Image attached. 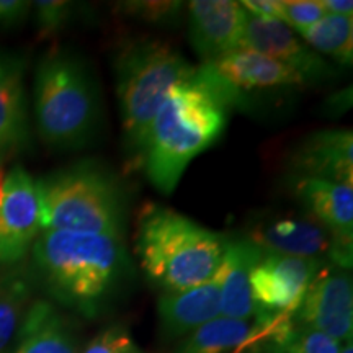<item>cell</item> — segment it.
Wrapping results in <instances>:
<instances>
[{
    "instance_id": "cell-1",
    "label": "cell",
    "mask_w": 353,
    "mask_h": 353,
    "mask_svg": "<svg viewBox=\"0 0 353 353\" xmlns=\"http://www.w3.org/2000/svg\"><path fill=\"white\" fill-rule=\"evenodd\" d=\"M244 105V95L206 64L172 87L154 118L145 145L143 167L154 187L170 195L190 162L218 143L232 110Z\"/></svg>"
},
{
    "instance_id": "cell-2",
    "label": "cell",
    "mask_w": 353,
    "mask_h": 353,
    "mask_svg": "<svg viewBox=\"0 0 353 353\" xmlns=\"http://www.w3.org/2000/svg\"><path fill=\"white\" fill-rule=\"evenodd\" d=\"M32 250L52 296L83 316L99 312L130 268L121 237L43 229Z\"/></svg>"
},
{
    "instance_id": "cell-3",
    "label": "cell",
    "mask_w": 353,
    "mask_h": 353,
    "mask_svg": "<svg viewBox=\"0 0 353 353\" xmlns=\"http://www.w3.org/2000/svg\"><path fill=\"white\" fill-rule=\"evenodd\" d=\"M226 237L167 206L149 203L139 213L136 255L149 281L167 293L195 288L218 272Z\"/></svg>"
},
{
    "instance_id": "cell-4",
    "label": "cell",
    "mask_w": 353,
    "mask_h": 353,
    "mask_svg": "<svg viewBox=\"0 0 353 353\" xmlns=\"http://www.w3.org/2000/svg\"><path fill=\"white\" fill-rule=\"evenodd\" d=\"M113 69L126 154L134 165L143 167L149 131L162 101L196 68L170 44L138 39L120 48Z\"/></svg>"
},
{
    "instance_id": "cell-5",
    "label": "cell",
    "mask_w": 353,
    "mask_h": 353,
    "mask_svg": "<svg viewBox=\"0 0 353 353\" xmlns=\"http://www.w3.org/2000/svg\"><path fill=\"white\" fill-rule=\"evenodd\" d=\"M37 185L43 229L125 237V192L99 162H77L37 180Z\"/></svg>"
},
{
    "instance_id": "cell-6",
    "label": "cell",
    "mask_w": 353,
    "mask_h": 353,
    "mask_svg": "<svg viewBox=\"0 0 353 353\" xmlns=\"http://www.w3.org/2000/svg\"><path fill=\"white\" fill-rule=\"evenodd\" d=\"M34 118L39 136L56 149H76L94 138L99 88L90 70L68 52H50L34 74Z\"/></svg>"
},
{
    "instance_id": "cell-7",
    "label": "cell",
    "mask_w": 353,
    "mask_h": 353,
    "mask_svg": "<svg viewBox=\"0 0 353 353\" xmlns=\"http://www.w3.org/2000/svg\"><path fill=\"white\" fill-rule=\"evenodd\" d=\"M322 260L263 254L250 273L254 321L260 339H273L293 322V316Z\"/></svg>"
},
{
    "instance_id": "cell-8",
    "label": "cell",
    "mask_w": 353,
    "mask_h": 353,
    "mask_svg": "<svg viewBox=\"0 0 353 353\" xmlns=\"http://www.w3.org/2000/svg\"><path fill=\"white\" fill-rule=\"evenodd\" d=\"M43 231L37 180L25 167L13 165L0 176V265H17L33 249Z\"/></svg>"
},
{
    "instance_id": "cell-9",
    "label": "cell",
    "mask_w": 353,
    "mask_h": 353,
    "mask_svg": "<svg viewBox=\"0 0 353 353\" xmlns=\"http://www.w3.org/2000/svg\"><path fill=\"white\" fill-rule=\"evenodd\" d=\"M293 321L325 334L339 343L352 341L353 285L350 273L332 263H322L309 283Z\"/></svg>"
},
{
    "instance_id": "cell-10",
    "label": "cell",
    "mask_w": 353,
    "mask_h": 353,
    "mask_svg": "<svg viewBox=\"0 0 353 353\" xmlns=\"http://www.w3.org/2000/svg\"><path fill=\"white\" fill-rule=\"evenodd\" d=\"M247 239L263 254L316 260L327 257L330 263L341 267V255L332 234L307 213L262 221Z\"/></svg>"
},
{
    "instance_id": "cell-11",
    "label": "cell",
    "mask_w": 353,
    "mask_h": 353,
    "mask_svg": "<svg viewBox=\"0 0 353 353\" xmlns=\"http://www.w3.org/2000/svg\"><path fill=\"white\" fill-rule=\"evenodd\" d=\"M242 48L260 52L273 61L296 70L304 82H322L335 77V68L322 59L298 34L278 20H265L247 12Z\"/></svg>"
},
{
    "instance_id": "cell-12",
    "label": "cell",
    "mask_w": 353,
    "mask_h": 353,
    "mask_svg": "<svg viewBox=\"0 0 353 353\" xmlns=\"http://www.w3.org/2000/svg\"><path fill=\"white\" fill-rule=\"evenodd\" d=\"M188 39L203 64L242 48L247 10L234 0H193L187 3Z\"/></svg>"
},
{
    "instance_id": "cell-13",
    "label": "cell",
    "mask_w": 353,
    "mask_h": 353,
    "mask_svg": "<svg viewBox=\"0 0 353 353\" xmlns=\"http://www.w3.org/2000/svg\"><path fill=\"white\" fill-rule=\"evenodd\" d=\"M294 195L307 214L332 234L341 255V267L350 270L353 260V185L298 176Z\"/></svg>"
},
{
    "instance_id": "cell-14",
    "label": "cell",
    "mask_w": 353,
    "mask_h": 353,
    "mask_svg": "<svg viewBox=\"0 0 353 353\" xmlns=\"http://www.w3.org/2000/svg\"><path fill=\"white\" fill-rule=\"evenodd\" d=\"M25 59L0 51V176L3 167L28 145Z\"/></svg>"
},
{
    "instance_id": "cell-15",
    "label": "cell",
    "mask_w": 353,
    "mask_h": 353,
    "mask_svg": "<svg viewBox=\"0 0 353 353\" xmlns=\"http://www.w3.org/2000/svg\"><path fill=\"white\" fill-rule=\"evenodd\" d=\"M291 165L298 176L353 185L352 130L314 132L294 151Z\"/></svg>"
},
{
    "instance_id": "cell-16",
    "label": "cell",
    "mask_w": 353,
    "mask_h": 353,
    "mask_svg": "<svg viewBox=\"0 0 353 353\" xmlns=\"http://www.w3.org/2000/svg\"><path fill=\"white\" fill-rule=\"evenodd\" d=\"M262 257V250L249 239H226L221 265L216 272L221 286V316L254 321L255 304L250 273Z\"/></svg>"
},
{
    "instance_id": "cell-17",
    "label": "cell",
    "mask_w": 353,
    "mask_h": 353,
    "mask_svg": "<svg viewBox=\"0 0 353 353\" xmlns=\"http://www.w3.org/2000/svg\"><path fill=\"white\" fill-rule=\"evenodd\" d=\"M206 65L242 95L249 90L306 85L296 70L245 48L228 52Z\"/></svg>"
},
{
    "instance_id": "cell-18",
    "label": "cell",
    "mask_w": 353,
    "mask_h": 353,
    "mask_svg": "<svg viewBox=\"0 0 353 353\" xmlns=\"http://www.w3.org/2000/svg\"><path fill=\"white\" fill-rule=\"evenodd\" d=\"M157 316L167 339L187 337L193 330L221 316V286L218 276L195 288L165 293L159 298Z\"/></svg>"
},
{
    "instance_id": "cell-19",
    "label": "cell",
    "mask_w": 353,
    "mask_h": 353,
    "mask_svg": "<svg viewBox=\"0 0 353 353\" xmlns=\"http://www.w3.org/2000/svg\"><path fill=\"white\" fill-rule=\"evenodd\" d=\"M12 343L10 353H81L68 319L44 299L33 301Z\"/></svg>"
},
{
    "instance_id": "cell-20",
    "label": "cell",
    "mask_w": 353,
    "mask_h": 353,
    "mask_svg": "<svg viewBox=\"0 0 353 353\" xmlns=\"http://www.w3.org/2000/svg\"><path fill=\"white\" fill-rule=\"evenodd\" d=\"M32 299L33 273L28 268L17 263L0 273V353L10 348Z\"/></svg>"
},
{
    "instance_id": "cell-21",
    "label": "cell",
    "mask_w": 353,
    "mask_h": 353,
    "mask_svg": "<svg viewBox=\"0 0 353 353\" xmlns=\"http://www.w3.org/2000/svg\"><path fill=\"white\" fill-rule=\"evenodd\" d=\"M259 332L255 321L216 317L183 339L174 353H229L249 345Z\"/></svg>"
},
{
    "instance_id": "cell-22",
    "label": "cell",
    "mask_w": 353,
    "mask_h": 353,
    "mask_svg": "<svg viewBox=\"0 0 353 353\" xmlns=\"http://www.w3.org/2000/svg\"><path fill=\"white\" fill-rule=\"evenodd\" d=\"M303 41L309 44L317 54L332 57L342 65L353 63V17L330 15L325 13L322 19L306 30L296 32Z\"/></svg>"
},
{
    "instance_id": "cell-23",
    "label": "cell",
    "mask_w": 353,
    "mask_h": 353,
    "mask_svg": "<svg viewBox=\"0 0 353 353\" xmlns=\"http://www.w3.org/2000/svg\"><path fill=\"white\" fill-rule=\"evenodd\" d=\"M270 353H339L342 343L293 321V325L276 337L275 341H265Z\"/></svg>"
},
{
    "instance_id": "cell-24",
    "label": "cell",
    "mask_w": 353,
    "mask_h": 353,
    "mask_svg": "<svg viewBox=\"0 0 353 353\" xmlns=\"http://www.w3.org/2000/svg\"><path fill=\"white\" fill-rule=\"evenodd\" d=\"M118 10L132 19L156 25H170L179 21L183 10L182 2H121Z\"/></svg>"
},
{
    "instance_id": "cell-25",
    "label": "cell",
    "mask_w": 353,
    "mask_h": 353,
    "mask_svg": "<svg viewBox=\"0 0 353 353\" xmlns=\"http://www.w3.org/2000/svg\"><path fill=\"white\" fill-rule=\"evenodd\" d=\"M82 353H144L123 325H110L97 334Z\"/></svg>"
},
{
    "instance_id": "cell-26",
    "label": "cell",
    "mask_w": 353,
    "mask_h": 353,
    "mask_svg": "<svg viewBox=\"0 0 353 353\" xmlns=\"http://www.w3.org/2000/svg\"><path fill=\"white\" fill-rule=\"evenodd\" d=\"M37 12L38 30L41 34H51L59 32L72 20L74 3L65 0H39L32 3Z\"/></svg>"
},
{
    "instance_id": "cell-27",
    "label": "cell",
    "mask_w": 353,
    "mask_h": 353,
    "mask_svg": "<svg viewBox=\"0 0 353 353\" xmlns=\"http://www.w3.org/2000/svg\"><path fill=\"white\" fill-rule=\"evenodd\" d=\"M325 15L319 0H281V19L293 32H301Z\"/></svg>"
},
{
    "instance_id": "cell-28",
    "label": "cell",
    "mask_w": 353,
    "mask_h": 353,
    "mask_svg": "<svg viewBox=\"0 0 353 353\" xmlns=\"http://www.w3.org/2000/svg\"><path fill=\"white\" fill-rule=\"evenodd\" d=\"M32 10V2L26 0H0V28L20 25Z\"/></svg>"
},
{
    "instance_id": "cell-29",
    "label": "cell",
    "mask_w": 353,
    "mask_h": 353,
    "mask_svg": "<svg viewBox=\"0 0 353 353\" xmlns=\"http://www.w3.org/2000/svg\"><path fill=\"white\" fill-rule=\"evenodd\" d=\"M241 6L250 15L259 17V19L278 21L281 19V0H244Z\"/></svg>"
},
{
    "instance_id": "cell-30",
    "label": "cell",
    "mask_w": 353,
    "mask_h": 353,
    "mask_svg": "<svg viewBox=\"0 0 353 353\" xmlns=\"http://www.w3.org/2000/svg\"><path fill=\"white\" fill-rule=\"evenodd\" d=\"M325 13L330 15L353 17V2L350 0H319Z\"/></svg>"
},
{
    "instance_id": "cell-31",
    "label": "cell",
    "mask_w": 353,
    "mask_h": 353,
    "mask_svg": "<svg viewBox=\"0 0 353 353\" xmlns=\"http://www.w3.org/2000/svg\"><path fill=\"white\" fill-rule=\"evenodd\" d=\"M234 353H270V347H268V343L262 341V339H259V341H252L249 345L242 347Z\"/></svg>"
},
{
    "instance_id": "cell-32",
    "label": "cell",
    "mask_w": 353,
    "mask_h": 353,
    "mask_svg": "<svg viewBox=\"0 0 353 353\" xmlns=\"http://www.w3.org/2000/svg\"><path fill=\"white\" fill-rule=\"evenodd\" d=\"M339 353H353V345H352V341L348 342H343L341 345V350H339Z\"/></svg>"
}]
</instances>
